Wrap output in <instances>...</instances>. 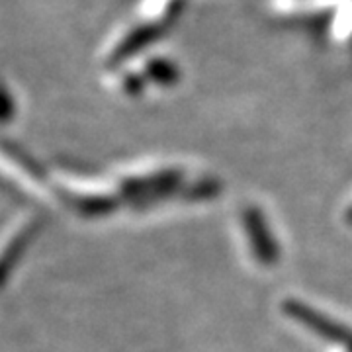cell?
I'll use <instances>...</instances> for the list:
<instances>
[{"label":"cell","instance_id":"cell-1","mask_svg":"<svg viewBox=\"0 0 352 352\" xmlns=\"http://www.w3.org/2000/svg\"><path fill=\"white\" fill-rule=\"evenodd\" d=\"M184 175L178 168H168L161 173H153L147 176H133L126 178L120 184V192L124 200L131 201L133 210H147L157 201H163L173 196L182 194Z\"/></svg>","mask_w":352,"mask_h":352},{"label":"cell","instance_id":"cell-2","mask_svg":"<svg viewBox=\"0 0 352 352\" xmlns=\"http://www.w3.org/2000/svg\"><path fill=\"white\" fill-rule=\"evenodd\" d=\"M282 309L294 321H298L309 331H314L315 335L323 337L325 340H331V342H337L349 352H352V331L349 327L340 325L337 321H333L331 317H325L317 309L298 302V300H286L282 303Z\"/></svg>","mask_w":352,"mask_h":352},{"label":"cell","instance_id":"cell-3","mask_svg":"<svg viewBox=\"0 0 352 352\" xmlns=\"http://www.w3.org/2000/svg\"><path fill=\"white\" fill-rule=\"evenodd\" d=\"M241 219H243V227H245L254 258L263 264L264 268H272L280 261V247L264 214L256 206H249L243 210Z\"/></svg>","mask_w":352,"mask_h":352},{"label":"cell","instance_id":"cell-4","mask_svg":"<svg viewBox=\"0 0 352 352\" xmlns=\"http://www.w3.org/2000/svg\"><path fill=\"white\" fill-rule=\"evenodd\" d=\"M166 24H161V22H149V24H141L135 25L126 38L122 39L118 43V47L113 50V53L110 55V67L116 69L122 63H126L127 59L135 57L138 53L149 47L151 43L159 41L166 34Z\"/></svg>","mask_w":352,"mask_h":352},{"label":"cell","instance_id":"cell-5","mask_svg":"<svg viewBox=\"0 0 352 352\" xmlns=\"http://www.w3.org/2000/svg\"><path fill=\"white\" fill-rule=\"evenodd\" d=\"M57 196L78 215L82 217H104V215L113 214L122 204L120 198L113 196H76L71 192H61L57 190Z\"/></svg>","mask_w":352,"mask_h":352},{"label":"cell","instance_id":"cell-6","mask_svg":"<svg viewBox=\"0 0 352 352\" xmlns=\"http://www.w3.org/2000/svg\"><path fill=\"white\" fill-rule=\"evenodd\" d=\"M39 229H41V221L36 219V221H30L28 226L16 235L12 239V243L6 247V251H4V256H2V264H0V270H2V282H6L8 280V274H10V270H12L16 263L22 258V254L24 251L30 247V243L36 239V235L39 233Z\"/></svg>","mask_w":352,"mask_h":352},{"label":"cell","instance_id":"cell-7","mask_svg":"<svg viewBox=\"0 0 352 352\" xmlns=\"http://www.w3.org/2000/svg\"><path fill=\"white\" fill-rule=\"evenodd\" d=\"M145 76L161 85V87H175L180 78V71L175 63H170L168 59L157 57V59H149L145 65Z\"/></svg>","mask_w":352,"mask_h":352},{"label":"cell","instance_id":"cell-8","mask_svg":"<svg viewBox=\"0 0 352 352\" xmlns=\"http://www.w3.org/2000/svg\"><path fill=\"white\" fill-rule=\"evenodd\" d=\"M221 180L217 178H200L196 182H192L188 186L182 188L180 198L190 201H201V200H212L215 196L221 194Z\"/></svg>","mask_w":352,"mask_h":352},{"label":"cell","instance_id":"cell-9","mask_svg":"<svg viewBox=\"0 0 352 352\" xmlns=\"http://www.w3.org/2000/svg\"><path fill=\"white\" fill-rule=\"evenodd\" d=\"M4 149L12 153L14 159H16L18 163L22 164V166H24V168L28 170V173H30V175L36 176L38 180H47V176H45V173H43V168L39 166V163H36V161H34L32 157H28V155H25L22 149H18V147H12V145H10L8 141L4 143Z\"/></svg>","mask_w":352,"mask_h":352},{"label":"cell","instance_id":"cell-10","mask_svg":"<svg viewBox=\"0 0 352 352\" xmlns=\"http://www.w3.org/2000/svg\"><path fill=\"white\" fill-rule=\"evenodd\" d=\"M143 88H145V78L139 75H127L126 80H124V90H126L127 94H131V96H139L141 92H143Z\"/></svg>","mask_w":352,"mask_h":352},{"label":"cell","instance_id":"cell-11","mask_svg":"<svg viewBox=\"0 0 352 352\" xmlns=\"http://www.w3.org/2000/svg\"><path fill=\"white\" fill-rule=\"evenodd\" d=\"M12 116H14L12 96H10V92H8V90H4V92H2V122H4V124H8V122L12 120Z\"/></svg>","mask_w":352,"mask_h":352}]
</instances>
